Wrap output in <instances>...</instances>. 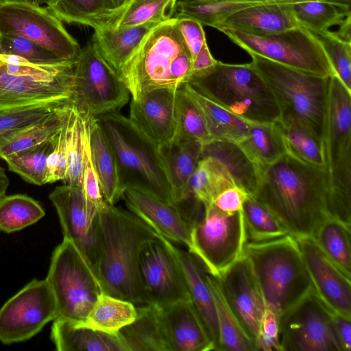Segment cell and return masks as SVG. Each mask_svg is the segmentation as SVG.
Returning a JSON list of instances; mask_svg holds the SVG:
<instances>
[{
    "mask_svg": "<svg viewBox=\"0 0 351 351\" xmlns=\"http://www.w3.org/2000/svg\"><path fill=\"white\" fill-rule=\"evenodd\" d=\"M324 167L306 165L286 153L256 171L252 195L295 237L313 236L329 217Z\"/></svg>",
    "mask_w": 351,
    "mask_h": 351,
    "instance_id": "6da1fadb",
    "label": "cell"
},
{
    "mask_svg": "<svg viewBox=\"0 0 351 351\" xmlns=\"http://www.w3.org/2000/svg\"><path fill=\"white\" fill-rule=\"evenodd\" d=\"M100 248L97 276L102 292L145 305L138 264L145 245L158 233L132 212L106 201L99 209Z\"/></svg>",
    "mask_w": 351,
    "mask_h": 351,
    "instance_id": "7a4b0ae2",
    "label": "cell"
},
{
    "mask_svg": "<svg viewBox=\"0 0 351 351\" xmlns=\"http://www.w3.org/2000/svg\"><path fill=\"white\" fill-rule=\"evenodd\" d=\"M191 55L173 17L145 36L119 75L136 99L152 90L182 88L191 80Z\"/></svg>",
    "mask_w": 351,
    "mask_h": 351,
    "instance_id": "3957f363",
    "label": "cell"
},
{
    "mask_svg": "<svg viewBox=\"0 0 351 351\" xmlns=\"http://www.w3.org/2000/svg\"><path fill=\"white\" fill-rule=\"evenodd\" d=\"M247 258L265 306L280 318L313 289L295 236L264 242H247Z\"/></svg>",
    "mask_w": 351,
    "mask_h": 351,
    "instance_id": "277c9868",
    "label": "cell"
},
{
    "mask_svg": "<svg viewBox=\"0 0 351 351\" xmlns=\"http://www.w3.org/2000/svg\"><path fill=\"white\" fill-rule=\"evenodd\" d=\"M322 144L328 215L350 226L351 92L335 75L329 77Z\"/></svg>",
    "mask_w": 351,
    "mask_h": 351,
    "instance_id": "5b68a950",
    "label": "cell"
},
{
    "mask_svg": "<svg viewBox=\"0 0 351 351\" xmlns=\"http://www.w3.org/2000/svg\"><path fill=\"white\" fill-rule=\"evenodd\" d=\"M226 110L252 123L276 122L280 110L271 90L252 63L227 64L217 60L189 82Z\"/></svg>",
    "mask_w": 351,
    "mask_h": 351,
    "instance_id": "8992f818",
    "label": "cell"
},
{
    "mask_svg": "<svg viewBox=\"0 0 351 351\" xmlns=\"http://www.w3.org/2000/svg\"><path fill=\"white\" fill-rule=\"evenodd\" d=\"M96 118L113 147L124 189H138L173 204L159 147L119 112Z\"/></svg>",
    "mask_w": 351,
    "mask_h": 351,
    "instance_id": "52a82bcc",
    "label": "cell"
},
{
    "mask_svg": "<svg viewBox=\"0 0 351 351\" xmlns=\"http://www.w3.org/2000/svg\"><path fill=\"white\" fill-rule=\"evenodd\" d=\"M76 62L36 64L0 53V110L70 101Z\"/></svg>",
    "mask_w": 351,
    "mask_h": 351,
    "instance_id": "ba28073f",
    "label": "cell"
},
{
    "mask_svg": "<svg viewBox=\"0 0 351 351\" xmlns=\"http://www.w3.org/2000/svg\"><path fill=\"white\" fill-rule=\"evenodd\" d=\"M250 55L252 64L276 99L280 117L298 119L322 141L330 76L317 75Z\"/></svg>",
    "mask_w": 351,
    "mask_h": 351,
    "instance_id": "9c48e42d",
    "label": "cell"
},
{
    "mask_svg": "<svg viewBox=\"0 0 351 351\" xmlns=\"http://www.w3.org/2000/svg\"><path fill=\"white\" fill-rule=\"evenodd\" d=\"M46 280L56 301L58 317L75 322L84 321L102 292L88 262L65 239L53 252Z\"/></svg>",
    "mask_w": 351,
    "mask_h": 351,
    "instance_id": "30bf717a",
    "label": "cell"
},
{
    "mask_svg": "<svg viewBox=\"0 0 351 351\" xmlns=\"http://www.w3.org/2000/svg\"><path fill=\"white\" fill-rule=\"evenodd\" d=\"M218 30L249 54L322 77L333 75L322 46L313 34L304 27L267 36L250 35L226 27Z\"/></svg>",
    "mask_w": 351,
    "mask_h": 351,
    "instance_id": "8fae6325",
    "label": "cell"
},
{
    "mask_svg": "<svg viewBox=\"0 0 351 351\" xmlns=\"http://www.w3.org/2000/svg\"><path fill=\"white\" fill-rule=\"evenodd\" d=\"M191 241L190 253L209 274L219 276L243 255L247 239L242 211L228 214L213 203L204 206L191 229Z\"/></svg>",
    "mask_w": 351,
    "mask_h": 351,
    "instance_id": "7c38bea8",
    "label": "cell"
},
{
    "mask_svg": "<svg viewBox=\"0 0 351 351\" xmlns=\"http://www.w3.org/2000/svg\"><path fill=\"white\" fill-rule=\"evenodd\" d=\"M130 92L117 73L90 43L82 49L75 67L71 101L91 117L118 112L129 101Z\"/></svg>",
    "mask_w": 351,
    "mask_h": 351,
    "instance_id": "4fadbf2b",
    "label": "cell"
},
{
    "mask_svg": "<svg viewBox=\"0 0 351 351\" xmlns=\"http://www.w3.org/2000/svg\"><path fill=\"white\" fill-rule=\"evenodd\" d=\"M0 34L27 38L66 61L76 62L82 52L77 41L47 7L0 4Z\"/></svg>",
    "mask_w": 351,
    "mask_h": 351,
    "instance_id": "5bb4252c",
    "label": "cell"
},
{
    "mask_svg": "<svg viewBox=\"0 0 351 351\" xmlns=\"http://www.w3.org/2000/svg\"><path fill=\"white\" fill-rule=\"evenodd\" d=\"M282 350L342 351L332 311L311 290L279 318Z\"/></svg>",
    "mask_w": 351,
    "mask_h": 351,
    "instance_id": "9a60e30c",
    "label": "cell"
},
{
    "mask_svg": "<svg viewBox=\"0 0 351 351\" xmlns=\"http://www.w3.org/2000/svg\"><path fill=\"white\" fill-rule=\"evenodd\" d=\"M58 317L48 282L34 279L0 308V341L12 344L28 340Z\"/></svg>",
    "mask_w": 351,
    "mask_h": 351,
    "instance_id": "2e32d148",
    "label": "cell"
},
{
    "mask_svg": "<svg viewBox=\"0 0 351 351\" xmlns=\"http://www.w3.org/2000/svg\"><path fill=\"white\" fill-rule=\"evenodd\" d=\"M158 234L140 254L138 274L145 304L163 307L191 300L182 268L168 239Z\"/></svg>",
    "mask_w": 351,
    "mask_h": 351,
    "instance_id": "e0dca14e",
    "label": "cell"
},
{
    "mask_svg": "<svg viewBox=\"0 0 351 351\" xmlns=\"http://www.w3.org/2000/svg\"><path fill=\"white\" fill-rule=\"evenodd\" d=\"M49 198L56 209L64 239L74 245L97 276L100 248L99 210L88 206L81 187L75 185L58 186Z\"/></svg>",
    "mask_w": 351,
    "mask_h": 351,
    "instance_id": "ac0fdd59",
    "label": "cell"
},
{
    "mask_svg": "<svg viewBox=\"0 0 351 351\" xmlns=\"http://www.w3.org/2000/svg\"><path fill=\"white\" fill-rule=\"evenodd\" d=\"M215 278L228 306L255 343L265 304L247 258L243 253Z\"/></svg>",
    "mask_w": 351,
    "mask_h": 351,
    "instance_id": "d6986e66",
    "label": "cell"
},
{
    "mask_svg": "<svg viewBox=\"0 0 351 351\" xmlns=\"http://www.w3.org/2000/svg\"><path fill=\"white\" fill-rule=\"evenodd\" d=\"M295 237L316 294L330 311L351 317V277L323 252L312 236Z\"/></svg>",
    "mask_w": 351,
    "mask_h": 351,
    "instance_id": "ffe728a7",
    "label": "cell"
},
{
    "mask_svg": "<svg viewBox=\"0 0 351 351\" xmlns=\"http://www.w3.org/2000/svg\"><path fill=\"white\" fill-rule=\"evenodd\" d=\"M177 93L178 89H155L130 102L129 119L158 147L177 137Z\"/></svg>",
    "mask_w": 351,
    "mask_h": 351,
    "instance_id": "44dd1931",
    "label": "cell"
},
{
    "mask_svg": "<svg viewBox=\"0 0 351 351\" xmlns=\"http://www.w3.org/2000/svg\"><path fill=\"white\" fill-rule=\"evenodd\" d=\"M122 198L130 212L158 234L186 245L191 252V227L176 204L136 189H125Z\"/></svg>",
    "mask_w": 351,
    "mask_h": 351,
    "instance_id": "7402d4cb",
    "label": "cell"
},
{
    "mask_svg": "<svg viewBox=\"0 0 351 351\" xmlns=\"http://www.w3.org/2000/svg\"><path fill=\"white\" fill-rule=\"evenodd\" d=\"M159 308L172 351L215 350L191 300Z\"/></svg>",
    "mask_w": 351,
    "mask_h": 351,
    "instance_id": "603a6c76",
    "label": "cell"
},
{
    "mask_svg": "<svg viewBox=\"0 0 351 351\" xmlns=\"http://www.w3.org/2000/svg\"><path fill=\"white\" fill-rule=\"evenodd\" d=\"M300 27L291 4L250 3L230 14L216 29L230 28L254 36H267Z\"/></svg>",
    "mask_w": 351,
    "mask_h": 351,
    "instance_id": "cb8c5ba5",
    "label": "cell"
},
{
    "mask_svg": "<svg viewBox=\"0 0 351 351\" xmlns=\"http://www.w3.org/2000/svg\"><path fill=\"white\" fill-rule=\"evenodd\" d=\"M168 243L182 268L191 301L213 342L215 350H219L217 313L207 271L191 253L177 247L169 240Z\"/></svg>",
    "mask_w": 351,
    "mask_h": 351,
    "instance_id": "d4e9b609",
    "label": "cell"
},
{
    "mask_svg": "<svg viewBox=\"0 0 351 351\" xmlns=\"http://www.w3.org/2000/svg\"><path fill=\"white\" fill-rule=\"evenodd\" d=\"M204 147L199 142L182 138L159 147L176 205L192 197L189 181L202 157Z\"/></svg>",
    "mask_w": 351,
    "mask_h": 351,
    "instance_id": "484cf974",
    "label": "cell"
},
{
    "mask_svg": "<svg viewBox=\"0 0 351 351\" xmlns=\"http://www.w3.org/2000/svg\"><path fill=\"white\" fill-rule=\"evenodd\" d=\"M136 306V318L117 334L125 350L172 351L160 308L152 304Z\"/></svg>",
    "mask_w": 351,
    "mask_h": 351,
    "instance_id": "4316f807",
    "label": "cell"
},
{
    "mask_svg": "<svg viewBox=\"0 0 351 351\" xmlns=\"http://www.w3.org/2000/svg\"><path fill=\"white\" fill-rule=\"evenodd\" d=\"M158 24L149 23L121 28L95 29L90 43L119 75L145 36Z\"/></svg>",
    "mask_w": 351,
    "mask_h": 351,
    "instance_id": "83f0119b",
    "label": "cell"
},
{
    "mask_svg": "<svg viewBox=\"0 0 351 351\" xmlns=\"http://www.w3.org/2000/svg\"><path fill=\"white\" fill-rule=\"evenodd\" d=\"M89 140L93 162L104 200L114 205L125 191L113 147L96 117L90 116Z\"/></svg>",
    "mask_w": 351,
    "mask_h": 351,
    "instance_id": "f1b7e54d",
    "label": "cell"
},
{
    "mask_svg": "<svg viewBox=\"0 0 351 351\" xmlns=\"http://www.w3.org/2000/svg\"><path fill=\"white\" fill-rule=\"evenodd\" d=\"M51 339L58 351H125L117 335L61 317L53 320Z\"/></svg>",
    "mask_w": 351,
    "mask_h": 351,
    "instance_id": "f546056e",
    "label": "cell"
},
{
    "mask_svg": "<svg viewBox=\"0 0 351 351\" xmlns=\"http://www.w3.org/2000/svg\"><path fill=\"white\" fill-rule=\"evenodd\" d=\"M237 145L256 172L287 153L278 121L251 123L245 136Z\"/></svg>",
    "mask_w": 351,
    "mask_h": 351,
    "instance_id": "4dcf8cb0",
    "label": "cell"
},
{
    "mask_svg": "<svg viewBox=\"0 0 351 351\" xmlns=\"http://www.w3.org/2000/svg\"><path fill=\"white\" fill-rule=\"evenodd\" d=\"M71 106V101H69L1 140L0 158L4 160L11 155L52 140L62 127Z\"/></svg>",
    "mask_w": 351,
    "mask_h": 351,
    "instance_id": "1f68e13d",
    "label": "cell"
},
{
    "mask_svg": "<svg viewBox=\"0 0 351 351\" xmlns=\"http://www.w3.org/2000/svg\"><path fill=\"white\" fill-rule=\"evenodd\" d=\"M183 88L200 109L211 142H226L237 145L244 138L252 122L226 110L189 83L184 84Z\"/></svg>",
    "mask_w": 351,
    "mask_h": 351,
    "instance_id": "d6a6232c",
    "label": "cell"
},
{
    "mask_svg": "<svg viewBox=\"0 0 351 351\" xmlns=\"http://www.w3.org/2000/svg\"><path fill=\"white\" fill-rule=\"evenodd\" d=\"M233 186L238 185L228 165L216 156L203 152L189 181L191 195L206 206L221 192Z\"/></svg>",
    "mask_w": 351,
    "mask_h": 351,
    "instance_id": "836d02e7",
    "label": "cell"
},
{
    "mask_svg": "<svg viewBox=\"0 0 351 351\" xmlns=\"http://www.w3.org/2000/svg\"><path fill=\"white\" fill-rule=\"evenodd\" d=\"M136 316V306L133 303L101 292L84 321L80 323L97 330L117 335Z\"/></svg>",
    "mask_w": 351,
    "mask_h": 351,
    "instance_id": "e575fe53",
    "label": "cell"
},
{
    "mask_svg": "<svg viewBox=\"0 0 351 351\" xmlns=\"http://www.w3.org/2000/svg\"><path fill=\"white\" fill-rule=\"evenodd\" d=\"M278 123L287 154L306 165L324 167L323 144L317 136L291 117H280Z\"/></svg>",
    "mask_w": 351,
    "mask_h": 351,
    "instance_id": "d590c367",
    "label": "cell"
},
{
    "mask_svg": "<svg viewBox=\"0 0 351 351\" xmlns=\"http://www.w3.org/2000/svg\"><path fill=\"white\" fill-rule=\"evenodd\" d=\"M207 277L217 313L219 350L256 351L254 341L247 335L228 306L216 278L208 272Z\"/></svg>",
    "mask_w": 351,
    "mask_h": 351,
    "instance_id": "8d00e7d4",
    "label": "cell"
},
{
    "mask_svg": "<svg viewBox=\"0 0 351 351\" xmlns=\"http://www.w3.org/2000/svg\"><path fill=\"white\" fill-rule=\"evenodd\" d=\"M176 3L177 0H129L111 15L105 27L121 28L160 23L173 17Z\"/></svg>",
    "mask_w": 351,
    "mask_h": 351,
    "instance_id": "74e56055",
    "label": "cell"
},
{
    "mask_svg": "<svg viewBox=\"0 0 351 351\" xmlns=\"http://www.w3.org/2000/svg\"><path fill=\"white\" fill-rule=\"evenodd\" d=\"M45 3L62 21L94 29L105 27L113 13L106 0H46Z\"/></svg>",
    "mask_w": 351,
    "mask_h": 351,
    "instance_id": "f35d334b",
    "label": "cell"
},
{
    "mask_svg": "<svg viewBox=\"0 0 351 351\" xmlns=\"http://www.w3.org/2000/svg\"><path fill=\"white\" fill-rule=\"evenodd\" d=\"M350 226L334 218L323 221L312 236L323 252L351 277Z\"/></svg>",
    "mask_w": 351,
    "mask_h": 351,
    "instance_id": "ab89813d",
    "label": "cell"
},
{
    "mask_svg": "<svg viewBox=\"0 0 351 351\" xmlns=\"http://www.w3.org/2000/svg\"><path fill=\"white\" fill-rule=\"evenodd\" d=\"M247 242H264L290 234L263 204L250 195L242 208Z\"/></svg>",
    "mask_w": 351,
    "mask_h": 351,
    "instance_id": "60d3db41",
    "label": "cell"
},
{
    "mask_svg": "<svg viewBox=\"0 0 351 351\" xmlns=\"http://www.w3.org/2000/svg\"><path fill=\"white\" fill-rule=\"evenodd\" d=\"M45 212L34 199L23 194L0 198V231L12 233L34 224Z\"/></svg>",
    "mask_w": 351,
    "mask_h": 351,
    "instance_id": "b9f144b4",
    "label": "cell"
},
{
    "mask_svg": "<svg viewBox=\"0 0 351 351\" xmlns=\"http://www.w3.org/2000/svg\"><path fill=\"white\" fill-rule=\"evenodd\" d=\"M291 5L300 26L311 32L328 30L351 14L350 7L326 2L303 1Z\"/></svg>",
    "mask_w": 351,
    "mask_h": 351,
    "instance_id": "7bdbcfd3",
    "label": "cell"
},
{
    "mask_svg": "<svg viewBox=\"0 0 351 351\" xmlns=\"http://www.w3.org/2000/svg\"><path fill=\"white\" fill-rule=\"evenodd\" d=\"M53 139L5 158L8 169L29 183L39 186L49 184L47 157Z\"/></svg>",
    "mask_w": 351,
    "mask_h": 351,
    "instance_id": "ee69618b",
    "label": "cell"
},
{
    "mask_svg": "<svg viewBox=\"0 0 351 351\" xmlns=\"http://www.w3.org/2000/svg\"><path fill=\"white\" fill-rule=\"evenodd\" d=\"M250 4L230 0H179L174 15L188 16L216 29L230 14Z\"/></svg>",
    "mask_w": 351,
    "mask_h": 351,
    "instance_id": "f6af8a7d",
    "label": "cell"
},
{
    "mask_svg": "<svg viewBox=\"0 0 351 351\" xmlns=\"http://www.w3.org/2000/svg\"><path fill=\"white\" fill-rule=\"evenodd\" d=\"M177 120L176 138L195 141L204 146L212 143L200 109L183 86L177 93Z\"/></svg>",
    "mask_w": 351,
    "mask_h": 351,
    "instance_id": "bcb514c9",
    "label": "cell"
},
{
    "mask_svg": "<svg viewBox=\"0 0 351 351\" xmlns=\"http://www.w3.org/2000/svg\"><path fill=\"white\" fill-rule=\"evenodd\" d=\"M83 116L71 103L66 119L67 171L65 184L81 187L83 160Z\"/></svg>",
    "mask_w": 351,
    "mask_h": 351,
    "instance_id": "7dc6e473",
    "label": "cell"
},
{
    "mask_svg": "<svg viewBox=\"0 0 351 351\" xmlns=\"http://www.w3.org/2000/svg\"><path fill=\"white\" fill-rule=\"evenodd\" d=\"M322 46L336 75L351 92V43L328 29L311 32Z\"/></svg>",
    "mask_w": 351,
    "mask_h": 351,
    "instance_id": "c3c4849f",
    "label": "cell"
},
{
    "mask_svg": "<svg viewBox=\"0 0 351 351\" xmlns=\"http://www.w3.org/2000/svg\"><path fill=\"white\" fill-rule=\"evenodd\" d=\"M66 103L36 104L0 110V141Z\"/></svg>",
    "mask_w": 351,
    "mask_h": 351,
    "instance_id": "681fc988",
    "label": "cell"
},
{
    "mask_svg": "<svg viewBox=\"0 0 351 351\" xmlns=\"http://www.w3.org/2000/svg\"><path fill=\"white\" fill-rule=\"evenodd\" d=\"M81 112L83 116L84 145L81 189L88 206L93 210H99L105 200L101 193L98 177L92 160L89 140L90 115Z\"/></svg>",
    "mask_w": 351,
    "mask_h": 351,
    "instance_id": "f907efd6",
    "label": "cell"
},
{
    "mask_svg": "<svg viewBox=\"0 0 351 351\" xmlns=\"http://www.w3.org/2000/svg\"><path fill=\"white\" fill-rule=\"evenodd\" d=\"M0 53L16 55L36 64H55L66 61L24 37L1 34Z\"/></svg>",
    "mask_w": 351,
    "mask_h": 351,
    "instance_id": "816d5d0a",
    "label": "cell"
},
{
    "mask_svg": "<svg viewBox=\"0 0 351 351\" xmlns=\"http://www.w3.org/2000/svg\"><path fill=\"white\" fill-rule=\"evenodd\" d=\"M256 351H282L280 341L279 318L265 306L255 340Z\"/></svg>",
    "mask_w": 351,
    "mask_h": 351,
    "instance_id": "f5cc1de1",
    "label": "cell"
},
{
    "mask_svg": "<svg viewBox=\"0 0 351 351\" xmlns=\"http://www.w3.org/2000/svg\"><path fill=\"white\" fill-rule=\"evenodd\" d=\"M176 24L193 58L206 43L203 25L192 18L174 15Z\"/></svg>",
    "mask_w": 351,
    "mask_h": 351,
    "instance_id": "db71d44e",
    "label": "cell"
},
{
    "mask_svg": "<svg viewBox=\"0 0 351 351\" xmlns=\"http://www.w3.org/2000/svg\"><path fill=\"white\" fill-rule=\"evenodd\" d=\"M250 195L244 189L233 186L221 192L215 199L213 204L221 211L232 214L242 210L243 203Z\"/></svg>",
    "mask_w": 351,
    "mask_h": 351,
    "instance_id": "11a10c76",
    "label": "cell"
},
{
    "mask_svg": "<svg viewBox=\"0 0 351 351\" xmlns=\"http://www.w3.org/2000/svg\"><path fill=\"white\" fill-rule=\"evenodd\" d=\"M332 317L342 351H351V317L332 311Z\"/></svg>",
    "mask_w": 351,
    "mask_h": 351,
    "instance_id": "9f6ffc18",
    "label": "cell"
},
{
    "mask_svg": "<svg viewBox=\"0 0 351 351\" xmlns=\"http://www.w3.org/2000/svg\"><path fill=\"white\" fill-rule=\"evenodd\" d=\"M217 62V60L211 55L206 43L192 60L191 80L204 73L213 68Z\"/></svg>",
    "mask_w": 351,
    "mask_h": 351,
    "instance_id": "6f0895ef",
    "label": "cell"
},
{
    "mask_svg": "<svg viewBox=\"0 0 351 351\" xmlns=\"http://www.w3.org/2000/svg\"><path fill=\"white\" fill-rule=\"evenodd\" d=\"M351 14L348 15L343 21L339 25L338 30L335 32L336 35L341 39L351 43L350 36V24H351Z\"/></svg>",
    "mask_w": 351,
    "mask_h": 351,
    "instance_id": "680465c9",
    "label": "cell"
},
{
    "mask_svg": "<svg viewBox=\"0 0 351 351\" xmlns=\"http://www.w3.org/2000/svg\"><path fill=\"white\" fill-rule=\"evenodd\" d=\"M303 1H321L350 7L351 0H285L281 3L291 4L294 3L303 2Z\"/></svg>",
    "mask_w": 351,
    "mask_h": 351,
    "instance_id": "91938a15",
    "label": "cell"
},
{
    "mask_svg": "<svg viewBox=\"0 0 351 351\" xmlns=\"http://www.w3.org/2000/svg\"><path fill=\"white\" fill-rule=\"evenodd\" d=\"M9 183L10 181L5 170L0 167V198L5 195Z\"/></svg>",
    "mask_w": 351,
    "mask_h": 351,
    "instance_id": "94428289",
    "label": "cell"
},
{
    "mask_svg": "<svg viewBox=\"0 0 351 351\" xmlns=\"http://www.w3.org/2000/svg\"><path fill=\"white\" fill-rule=\"evenodd\" d=\"M46 0H0V4L6 3H27L34 5H41L45 3Z\"/></svg>",
    "mask_w": 351,
    "mask_h": 351,
    "instance_id": "6125c7cd",
    "label": "cell"
},
{
    "mask_svg": "<svg viewBox=\"0 0 351 351\" xmlns=\"http://www.w3.org/2000/svg\"><path fill=\"white\" fill-rule=\"evenodd\" d=\"M128 0H106L108 8L113 12H116L121 8H122ZM112 13V14H113Z\"/></svg>",
    "mask_w": 351,
    "mask_h": 351,
    "instance_id": "be15d7a7",
    "label": "cell"
},
{
    "mask_svg": "<svg viewBox=\"0 0 351 351\" xmlns=\"http://www.w3.org/2000/svg\"><path fill=\"white\" fill-rule=\"evenodd\" d=\"M232 1L247 3H281L285 0H230Z\"/></svg>",
    "mask_w": 351,
    "mask_h": 351,
    "instance_id": "e7e4bbea",
    "label": "cell"
},
{
    "mask_svg": "<svg viewBox=\"0 0 351 351\" xmlns=\"http://www.w3.org/2000/svg\"><path fill=\"white\" fill-rule=\"evenodd\" d=\"M128 1H129V0H128V1H127V2H128ZM127 2H126V3H127Z\"/></svg>",
    "mask_w": 351,
    "mask_h": 351,
    "instance_id": "03108f58",
    "label": "cell"
},
{
    "mask_svg": "<svg viewBox=\"0 0 351 351\" xmlns=\"http://www.w3.org/2000/svg\"><path fill=\"white\" fill-rule=\"evenodd\" d=\"M0 37H1V34H0Z\"/></svg>",
    "mask_w": 351,
    "mask_h": 351,
    "instance_id": "003e7915",
    "label": "cell"
}]
</instances>
